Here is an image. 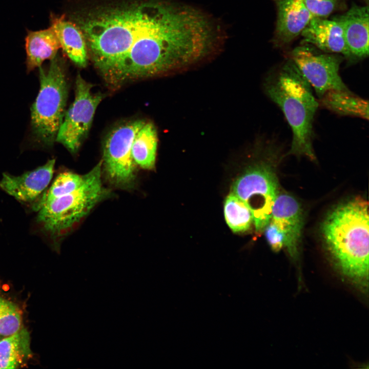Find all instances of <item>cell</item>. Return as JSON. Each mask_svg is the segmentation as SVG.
<instances>
[{"label": "cell", "instance_id": "6da1fadb", "mask_svg": "<svg viewBox=\"0 0 369 369\" xmlns=\"http://www.w3.org/2000/svg\"><path fill=\"white\" fill-rule=\"evenodd\" d=\"M87 52L110 84L178 71L216 51L222 31L212 18L166 0H101L72 16Z\"/></svg>", "mask_w": 369, "mask_h": 369}, {"label": "cell", "instance_id": "7a4b0ae2", "mask_svg": "<svg viewBox=\"0 0 369 369\" xmlns=\"http://www.w3.org/2000/svg\"><path fill=\"white\" fill-rule=\"evenodd\" d=\"M368 218L367 202L355 198L334 209L321 229L334 266L363 293L368 287Z\"/></svg>", "mask_w": 369, "mask_h": 369}, {"label": "cell", "instance_id": "3957f363", "mask_svg": "<svg viewBox=\"0 0 369 369\" xmlns=\"http://www.w3.org/2000/svg\"><path fill=\"white\" fill-rule=\"evenodd\" d=\"M263 90L283 112L292 131L288 155L316 160L313 123L319 107L312 87L294 62L288 58L265 77Z\"/></svg>", "mask_w": 369, "mask_h": 369}, {"label": "cell", "instance_id": "277c9868", "mask_svg": "<svg viewBox=\"0 0 369 369\" xmlns=\"http://www.w3.org/2000/svg\"><path fill=\"white\" fill-rule=\"evenodd\" d=\"M84 177L76 190L46 202L38 209V222L52 236L61 235L110 196V190L102 183V160Z\"/></svg>", "mask_w": 369, "mask_h": 369}, {"label": "cell", "instance_id": "5b68a950", "mask_svg": "<svg viewBox=\"0 0 369 369\" xmlns=\"http://www.w3.org/2000/svg\"><path fill=\"white\" fill-rule=\"evenodd\" d=\"M280 142L272 139L265 159L249 167L234 182L233 193L250 209L256 231H264L271 218L272 207L278 194L274 168L281 158Z\"/></svg>", "mask_w": 369, "mask_h": 369}, {"label": "cell", "instance_id": "8992f818", "mask_svg": "<svg viewBox=\"0 0 369 369\" xmlns=\"http://www.w3.org/2000/svg\"><path fill=\"white\" fill-rule=\"evenodd\" d=\"M40 89L31 107V127L38 141L53 144L65 114L67 85L61 61L56 55L49 67H39Z\"/></svg>", "mask_w": 369, "mask_h": 369}, {"label": "cell", "instance_id": "52a82bcc", "mask_svg": "<svg viewBox=\"0 0 369 369\" xmlns=\"http://www.w3.org/2000/svg\"><path fill=\"white\" fill-rule=\"evenodd\" d=\"M145 123L136 120L121 125L112 131L105 141L102 165L107 179L116 187L131 189L135 185L136 165L132 157V145Z\"/></svg>", "mask_w": 369, "mask_h": 369}, {"label": "cell", "instance_id": "ba28073f", "mask_svg": "<svg viewBox=\"0 0 369 369\" xmlns=\"http://www.w3.org/2000/svg\"><path fill=\"white\" fill-rule=\"evenodd\" d=\"M92 87L79 74L77 75L74 101L65 112L56 135V140L73 153L77 152L86 137L103 97L101 94L93 93Z\"/></svg>", "mask_w": 369, "mask_h": 369}, {"label": "cell", "instance_id": "9c48e42d", "mask_svg": "<svg viewBox=\"0 0 369 369\" xmlns=\"http://www.w3.org/2000/svg\"><path fill=\"white\" fill-rule=\"evenodd\" d=\"M289 58L314 89L318 99L330 90L348 89L339 74L342 60L339 55L321 53L305 44L295 48Z\"/></svg>", "mask_w": 369, "mask_h": 369}, {"label": "cell", "instance_id": "30bf717a", "mask_svg": "<svg viewBox=\"0 0 369 369\" xmlns=\"http://www.w3.org/2000/svg\"><path fill=\"white\" fill-rule=\"evenodd\" d=\"M270 220L283 233L284 246L291 258L296 261L303 222L302 210L299 202L289 194H278L272 207Z\"/></svg>", "mask_w": 369, "mask_h": 369}, {"label": "cell", "instance_id": "8fae6325", "mask_svg": "<svg viewBox=\"0 0 369 369\" xmlns=\"http://www.w3.org/2000/svg\"><path fill=\"white\" fill-rule=\"evenodd\" d=\"M333 19L342 27L352 62L366 58L368 55V6L353 4L346 12L335 16Z\"/></svg>", "mask_w": 369, "mask_h": 369}, {"label": "cell", "instance_id": "7c38bea8", "mask_svg": "<svg viewBox=\"0 0 369 369\" xmlns=\"http://www.w3.org/2000/svg\"><path fill=\"white\" fill-rule=\"evenodd\" d=\"M55 160H49L46 164L19 176L4 173L0 187L18 200L32 201L48 187L54 172Z\"/></svg>", "mask_w": 369, "mask_h": 369}, {"label": "cell", "instance_id": "4fadbf2b", "mask_svg": "<svg viewBox=\"0 0 369 369\" xmlns=\"http://www.w3.org/2000/svg\"><path fill=\"white\" fill-rule=\"evenodd\" d=\"M277 20L273 38L278 47L290 44L301 34L314 17L302 0H273Z\"/></svg>", "mask_w": 369, "mask_h": 369}, {"label": "cell", "instance_id": "5bb4252c", "mask_svg": "<svg viewBox=\"0 0 369 369\" xmlns=\"http://www.w3.org/2000/svg\"><path fill=\"white\" fill-rule=\"evenodd\" d=\"M300 34L303 43L326 53L341 54L352 62L342 27L336 20L313 17Z\"/></svg>", "mask_w": 369, "mask_h": 369}, {"label": "cell", "instance_id": "9a60e30c", "mask_svg": "<svg viewBox=\"0 0 369 369\" xmlns=\"http://www.w3.org/2000/svg\"><path fill=\"white\" fill-rule=\"evenodd\" d=\"M51 27L69 58L80 67L87 66L88 52L84 35L78 27L64 16H52Z\"/></svg>", "mask_w": 369, "mask_h": 369}, {"label": "cell", "instance_id": "2e32d148", "mask_svg": "<svg viewBox=\"0 0 369 369\" xmlns=\"http://www.w3.org/2000/svg\"><path fill=\"white\" fill-rule=\"evenodd\" d=\"M27 67L30 71L40 67L46 59H52L56 55L60 45L53 28L36 31H29L25 39Z\"/></svg>", "mask_w": 369, "mask_h": 369}, {"label": "cell", "instance_id": "e0dca14e", "mask_svg": "<svg viewBox=\"0 0 369 369\" xmlns=\"http://www.w3.org/2000/svg\"><path fill=\"white\" fill-rule=\"evenodd\" d=\"M319 106L339 115L368 119V102L349 89L330 90L318 99Z\"/></svg>", "mask_w": 369, "mask_h": 369}, {"label": "cell", "instance_id": "ac0fdd59", "mask_svg": "<svg viewBox=\"0 0 369 369\" xmlns=\"http://www.w3.org/2000/svg\"><path fill=\"white\" fill-rule=\"evenodd\" d=\"M31 354L28 332L22 329L18 332L0 337V368H15Z\"/></svg>", "mask_w": 369, "mask_h": 369}, {"label": "cell", "instance_id": "d6986e66", "mask_svg": "<svg viewBox=\"0 0 369 369\" xmlns=\"http://www.w3.org/2000/svg\"><path fill=\"white\" fill-rule=\"evenodd\" d=\"M157 135L154 125L145 122L136 133L132 145V155L136 166L144 169L154 168Z\"/></svg>", "mask_w": 369, "mask_h": 369}, {"label": "cell", "instance_id": "ffe728a7", "mask_svg": "<svg viewBox=\"0 0 369 369\" xmlns=\"http://www.w3.org/2000/svg\"><path fill=\"white\" fill-rule=\"evenodd\" d=\"M224 215L227 223L234 232L248 230L253 221L249 208L232 192L225 199Z\"/></svg>", "mask_w": 369, "mask_h": 369}, {"label": "cell", "instance_id": "44dd1931", "mask_svg": "<svg viewBox=\"0 0 369 369\" xmlns=\"http://www.w3.org/2000/svg\"><path fill=\"white\" fill-rule=\"evenodd\" d=\"M84 178V175L72 172L60 173L43 195L37 205V209L46 202L76 190L82 184Z\"/></svg>", "mask_w": 369, "mask_h": 369}, {"label": "cell", "instance_id": "7402d4cb", "mask_svg": "<svg viewBox=\"0 0 369 369\" xmlns=\"http://www.w3.org/2000/svg\"><path fill=\"white\" fill-rule=\"evenodd\" d=\"M22 329V314L12 302L0 297V337L12 335Z\"/></svg>", "mask_w": 369, "mask_h": 369}, {"label": "cell", "instance_id": "603a6c76", "mask_svg": "<svg viewBox=\"0 0 369 369\" xmlns=\"http://www.w3.org/2000/svg\"><path fill=\"white\" fill-rule=\"evenodd\" d=\"M314 17L326 18L337 8L340 0H302Z\"/></svg>", "mask_w": 369, "mask_h": 369}, {"label": "cell", "instance_id": "cb8c5ba5", "mask_svg": "<svg viewBox=\"0 0 369 369\" xmlns=\"http://www.w3.org/2000/svg\"><path fill=\"white\" fill-rule=\"evenodd\" d=\"M266 240L271 249L279 252L284 246L285 236L282 231L273 222L270 221L264 230Z\"/></svg>", "mask_w": 369, "mask_h": 369}]
</instances>
